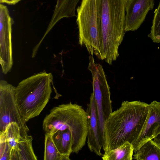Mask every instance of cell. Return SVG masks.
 <instances>
[{
    "instance_id": "17",
    "label": "cell",
    "mask_w": 160,
    "mask_h": 160,
    "mask_svg": "<svg viewBox=\"0 0 160 160\" xmlns=\"http://www.w3.org/2000/svg\"><path fill=\"white\" fill-rule=\"evenodd\" d=\"M154 13L151 32L148 37L153 42L159 43L160 42V1Z\"/></svg>"
},
{
    "instance_id": "1",
    "label": "cell",
    "mask_w": 160,
    "mask_h": 160,
    "mask_svg": "<svg viewBox=\"0 0 160 160\" xmlns=\"http://www.w3.org/2000/svg\"><path fill=\"white\" fill-rule=\"evenodd\" d=\"M149 110V104L144 102H122L105 122L102 146L104 152L127 142L133 145L146 122Z\"/></svg>"
},
{
    "instance_id": "10",
    "label": "cell",
    "mask_w": 160,
    "mask_h": 160,
    "mask_svg": "<svg viewBox=\"0 0 160 160\" xmlns=\"http://www.w3.org/2000/svg\"><path fill=\"white\" fill-rule=\"evenodd\" d=\"M154 4V0H128L125 8V31L138 29L149 11L153 9Z\"/></svg>"
},
{
    "instance_id": "9",
    "label": "cell",
    "mask_w": 160,
    "mask_h": 160,
    "mask_svg": "<svg viewBox=\"0 0 160 160\" xmlns=\"http://www.w3.org/2000/svg\"><path fill=\"white\" fill-rule=\"evenodd\" d=\"M26 139V136L21 135L17 123L8 124L0 132V160H19L20 152Z\"/></svg>"
},
{
    "instance_id": "3",
    "label": "cell",
    "mask_w": 160,
    "mask_h": 160,
    "mask_svg": "<svg viewBox=\"0 0 160 160\" xmlns=\"http://www.w3.org/2000/svg\"><path fill=\"white\" fill-rule=\"evenodd\" d=\"M46 133L68 129L70 132L72 153H78L86 144L88 132V116L82 106L69 102L53 108L44 118Z\"/></svg>"
},
{
    "instance_id": "20",
    "label": "cell",
    "mask_w": 160,
    "mask_h": 160,
    "mask_svg": "<svg viewBox=\"0 0 160 160\" xmlns=\"http://www.w3.org/2000/svg\"><path fill=\"white\" fill-rule=\"evenodd\" d=\"M5 0H0V3H5Z\"/></svg>"
},
{
    "instance_id": "7",
    "label": "cell",
    "mask_w": 160,
    "mask_h": 160,
    "mask_svg": "<svg viewBox=\"0 0 160 160\" xmlns=\"http://www.w3.org/2000/svg\"><path fill=\"white\" fill-rule=\"evenodd\" d=\"M15 87L2 80L0 81V132L9 123L15 122L19 126L22 136L28 135L29 129L22 116L15 98Z\"/></svg>"
},
{
    "instance_id": "13",
    "label": "cell",
    "mask_w": 160,
    "mask_h": 160,
    "mask_svg": "<svg viewBox=\"0 0 160 160\" xmlns=\"http://www.w3.org/2000/svg\"><path fill=\"white\" fill-rule=\"evenodd\" d=\"M50 134L60 153L62 155L69 157L72 153V137L69 130H58Z\"/></svg>"
},
{
    "instance_id": "12",
    "label": "cell",
    "mask_w": 160,
    "mask_h": 160,
    "mask_svg": "<svg viewBox=\"0 0 160 160\" xmlns=\"http://www.w3.org/2000/svg\"><path fill=\"white\" fill-rule=\"evenodd\" d=\"M86 112L88 116V132L87 143L88 149L96 155L102 156L101 150L102 146L99 137L98 115L95 102L92 93L90 97L89 103L88 104Z\"/></svg>"
},
{
    "instance_id": "14",
    "label": "cell",
    "mask_w": 160,
    "mask_h": 160,
    "mask_svg": "<svg viewBox=\"0 0 160 160\" xmlns=\"http://www.w3.org/2000/svg\"><path fill=\"white\" fill-rule=\"evenodd\" d=\"M134 153L133 159L160 160V146L152 139L144 143Z\"/></svg>"
},
{
    "instance_id": "11",
    "label": "cell",
    "mask_w": 160,
    "mask_h": 160,
    "mask_svg": "<svg viewBox=\"0 0 160 160\" xmlns=\"http://www.w3.org/2000/svg\"><path fill=\"white\" fill-rule=\"evenodd\" d=\"M149 110L145 122L138 139L132 145L134 152L146 141L160 133V102L154 100L149 104Z\"/></svg>"
},
{
    "instance_id": "6",
    "label": "cell",
    "mask_w": 160,
    "mask_h": 160,
    "mask_svg": "<svg viewBox=\"0 0 160 160\" xmlns=\"http://www.w3.org/2000/svg\"><path fill=\"white\" fill-rule=\"evenodd\" d=\"M88 68L92 76L93 92L97 108L100 142H103L105 122L112 112L110 88L102 66L95 62L92 55L89 57Z\"/></svg>"
},
{
    "instance_id": "5",
    "label": "cell",
    "mask_w": 160,
    "mask_h": 160,
    "mask_svg": "<svg viewBox=\"0 0 160 160\" xmlns=\"http://www.w3.org/2000/svg\"><path fill=\"white\" fill-rule=\"evenodd\" d=\"M76 22L79 44L91 55L104 60L101 27L97 16L96 0H82L77 8Z\"/></svg>"
},
{
    "instance_id": "4",
    "label": "cell",
    "mask_w": 160,
    "mask_h": 160,
    "mask_svg": "<svg viewBox=\"0 0 160 160\" xmlns=\"http://www.w3.org/2000/svg\"><path fill=\"white\" fill-rule=\"evenodd\" d=\"M53 78L51 73L44 70L23 79L15 87L16 102L26 122L38 116L48 102Z\"/></svg>"
},
{
    "instance_id": "18",
    "label": "cell",
    "mask_w": 160,
    "mask_h": 160,
    "mask_svg": "<svg viewBox=\"0 0 160 160\" xmlns=\"http://www.w3.org/2000/svg\"><path fill=\"white\" fill-rule=\"evenodd\" d=\"M22 0H5V3L8 5H14Z\"/></svg>"
},
{
    "instance_id": "2",
    "label": "cell",
    "mask_w": 160,
    "mask_h": 160,
    "mask_svg": "<svg viewBox=\"0 0 160 160\" xmlns=\"http://www.w3.org/2000/svg\"><path fill=\"white\" fill-rule=\"evenodd\" d=\"M128 0H96L101 27L104 60L112 65L119 56L118 48L125 32Z\"/></svg>"
},
{
    "instance_id": "16",
    "label": "cell",
    "mask_w": 160,
    "mask_h": 160,
    "mask_svg": "<svg viewBox=\"0 0 160 160\" xmlns=\"http://www.w3.org/2000/svg\"><path fill=\"white\" fill-rule=\"evenodd\" d=\"M44 160H70L69 157L60 153L53 141L51 135L47 133L45 134Z\"/></svg>"
},
{
    "instance_id": "19",
    "label": "cell",
    "mask_w": 160,
    "mask_h": 160,
    "mask_svg": "<svg viewBox=\"0 0 160 160\" xmlns=\"http://www.w3.org/2000/svg\"><path fill=\"white\" fill-rule=\"evenodd\" d=\"M153 140L157 144L160 146V133L156 136L153 139Z\"/></svg>"
},
{
    "instance_id": "8",
    "label": "cell",
    "mask_w": 160,
    "mask_h": 160,
    "mask_svg": "<svg viewBox=\"0 0 160 160\" xmlns=\"http://www.w3.org/2000/svg\"><path fill=\"white\" fill-rule=\"evenodd\" d=\"M14 21L7 7L0 4V64L4 74L9 72L13 65L12 26Z\"/></svg>"
},
{
    "instance_id": "15",
    "label": "cell",
    "mask_w": 160,
    "mask_h": 160,
    "mask_svg": "<svg viewBox=\"0 0 160 160\" xmlns=\"http://www.w3.org/2000/svg\"><path fill=\"white\" fill-rule=\"evenodd\" d=\"M133 152L132 144L127 142L116 149L104 152L102 158L103 160H132Z\"/></svg>"
}]
</instances>
